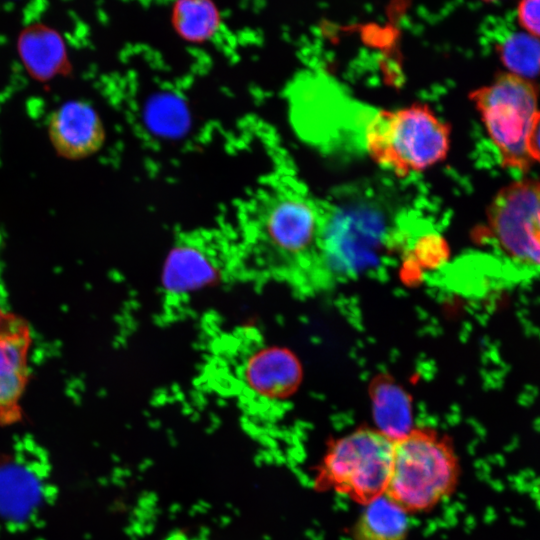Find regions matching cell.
Masks as SVG:
<instances>
[{
    "label": "cell",
    "mask_w": 540,
    "mask_h": 540,
    "mask_svg": "<svg viewBox=\"0 0 540 540\" xmlns=\"http://www.w3.org/2000/svg\"><path fill=\"white\" fill-rule=\"evenodd\" d=\"M230 227L246 284H277L301 298L336 288L321 199L296 178L279 174L260 184L240 202Z\"/></svg>",
    "instance_id": "obj_1"
},
{
    "label": "cell",
    "mask_w": 540,
    "mask_h": 540,
    "mask_svg": "<svg viewBox=\"0 0 540 540\" xmlns=\"http://www.w3.org/2000/svg\"><path fill=\"white\" fill-rule=\"evenodd\" d=\"M321 203L328 264L336 287L376 266L406 233L405 208L378 184L345 185Z\"/></svg>",
    "instance_id": "obj_2"
},
{
    "label": "cell",
    "mask_w": 540,
    "mask_h": 540,
    "mask_svg": "<svg viewBox=\"0 0 540 540\" xmlns=\"http://www.w3.org/2000/svg\"><path fill=\"white\" fill-rule=\"evenodd\" d=\"M236 284H246V278L230 225L183 231L163 265L160 317L176 321L203 294Z\"/></svg>",
    "instance_id": "obj_3"
},
{
    "label": "cell",
    "mask_w": 540,
    "mask_h": 540,
    "mask_svg": "<svg viewBox=\"0 0 540 540\" xmlns=\"http://www.w3.org/2000/svg\"><path fill=\"white\" fill-rule=\"evenodd\" d=\"M217 385L256 411L290 398L300 372L290 353L269 346L255 329L237 327L213 336L207 346V367Z\"/></svg>",
    "instance_id": "obj_4"
},
{
    "label": "cell",
    "mask_w": 540,
    "mask_h": 540,
    "mask_svg": "<svg viewBox=\"0 0 540 540\" xmlns=\"http://www.w3.org/2000/svg\"><path fill=\"white\" fill-rule=\"evenodd\" d=\"M460 458L453 440L427 426L394 439L384 496L408 516L431 512L456 492Z\"/></svg>",
    "instance_id": "obj_5"
},
{
    "label": "cell",
    "mask_w": 540,
    "mask_h": 540,
    "mask_svg": "<svg viewBox=\"0 0 540 540\" xmlns=\"http://www.w3.org/2000/svg\"><path fill=\"white\" fill-rule=\"evenodd\" d=\"M362 141L377 165L405 177L446 158L450 127L426 104L414 103L371 113Z\"/></svg>",
    "instance_id": "obj_6"
},
{
    "label": "cell",
    "mask_w": 540,
    "mask_h": 540,
    "mask_svg": "<svg viewBox=\"0 0 540 540\" xmlns=\"http://www.w3.org/2000/svg\"><path fill=\"white\" fill-rule=\"evenodd\" d=\"M394 439L377 427L361 426L328 442L314 468L312 487L362 507L384 496Z\"/></svg>",
    "instance_id": "obj_7"
},
{
    "label": "cell",
    "mask_w": 540,
    "mask_h": 540,
    "mask_svg": "<svg viewBox=\"0 0 540 540\" xmlns=\"http://www.w3.org/2000/svg\"><path fill=\"white\" fill-rule=\"evenodd\" d=\"M538 87L505 72L470 94L503 167L529 170L533 164L526 143L538 107Z\"/></svg>",
    "instance_id": "obj_8"
},
{
    "label": "cell",
    "mask_w": 540,
    "mask_h": 540,
    "mask_svg": "<svg viewBox=\"0 0 540 540\" xmlns=\"http://www.w3.org/2000/svg\"><path fill=\"white\" fill-rule=\"evenodd\" d=\"M487 221L503 256L524 272L540 274V180L502 187L488 206Z\"/></svg>",
    "instance_id": "obj_9"
},
{
    "label": "cell",
    "mask_w": 540,
    "mask_h": 540,
    "mask_svg": "<svg viewBox=\"0 0 540 540\" xmlns=\"http://www.w3.org/2000/svg\"><path fill=\"white\" fill-rule=\"evenodd\" d=\"M32 332L26 320L12 314L0 329V425L22 419L21 400L29 379Z\"/></svg>",
    "instance_id": "obj_10"
},
{
    "label": "cell",
    "mask_w": 540,
    "mask_h": 540,
    "mask_svg": "<svg viewBox=\"0 0 540 540\" xmlns=\"http://www.w3.org/2000/svg\"><path fill=\"white\" fill-rule=\"evenodd\" d=\"M47 130L54 150L67 160L93 155L105 140L99 114L83 100H70L58 106L48 118Z\"/></svg>",
    "instance_id": "obj_11"
},
{
    "label": "cell",
    "mask_w": 540,
    "mask_h": 540,
    "mask_svg": "<svg viewBox=\"0 0 540 540\" xmlns=\"http://www.w3.org/2000/svg\"><path fill=\"white\" fill-rule=\"evenodd\" d=\"M17 50L30 76L41 82L70 71V62L62 36L52 27L33 23L18 36Z\"/></svg>",
    "instance_id": "obj_12"
},
{
    "label": "cell",
    "mask_w": 540,
    "mask_h": 540,
    "mask_svg": "<svg viewBox=\"0 0 540 540\" xmlns=\"http://www.w3.org/2000/svg\"><path fill=\"white\" fill-rule=\"evenodd\" d=\"M409 516L382 496L363 506L352 526V540H406Z\"/></svg>",
    "instance_id": "obj_13"
},
{
    "label": "cell",
    "mask_w": 540,
    "mask_h": 540,
    "mask_svg": "<svg viewBox=\"0 0 540 540\" xmlns=\"http://www.w3.org/2000/svg\"><path fill=\"white\" fill-rule=\"evenodd\" d=\"M497 51L509 73L528 80L540 76V38L515 32L498 45Z\"/></svg>",
    "instance_id": "obj_14"
},
{
    "label": "cell",
    "mask_w": 540,
    "mask_h": 540,
    "mask_svg": "<svg viewBox=\"0 0 540 540\" xmlns=\"http://www.w3.org/2000/svg\"><path fill=\"white\" fill-rule=\"evenodd\" d=\"M177 31L187 40L209 38L218 28V12L207 2H181L173 10Z\"/></svg>",
    "instance_id": "obj_15"
},
{
    "label": "cell",
    "mask_w": 540,
    "mask_h": 540,
    "mask_svg": "<svg viewBox=\"0 0 540 540\" xmlns=\"http://www.w3.org/2000/svg\"><path fill=\"white\" fill-rule=\"evenodd\" d=\"M375 415L377 428L393 439L412 428L407 401L398 392L380 391L376 397Z\"/></svg>",
    "instance_id": "obj_16"
},
{
    "label": "cell",
    "mask_w": 540,
    "mask_h": 540,
    "mask_svg": "<svg viewBox=\"0 0 540 540\" xmlns=\"http://www.w3.org/2000/svg\"><path fill=\"white\" fill-rule=\"evenodd\" d=\"M517 19L520 26L534 37L540 38V0H524L518 3Z\"/></svg>",
    "instance_id": "obj_17"
},
{
    "label": "cell",
    "mask_w": 540,
    "mask_h": 540,
    "mask_svg": "<svg viewBox=\"0 0 540 540\" xmlns=\"http://www.w3.org/2000/svg\"><path fill=\"white\" fill-rule=\"evenodd\" d=\"M527 152L532 159L540 163V111L535 115L526 143Z\"/></svg>",
    "instance_id": "obj_18"
},
{
    "label": "cell",
    "mask_w": 540,
    "mask_h": 540,
    "mask_svg": "<svg viewBox=\"0 0 540 540\" xmlns=\"http://www.w3.org/2000/svg\"><path fill=\"white\" fill-rule=\"evenodd\" d=\"M13 313L7 310L0 299V329L5 325Z\"/></svg>",
    "instance_id": "obj_19"
},
{
    "label": "cell",
    "mask_w": 540,
    "mask_h": 540,
    "mask_svg": "<svg viewBox=\"0 0 540 540\" xmlns=\"http://www.w3.org/2000/svg\"><path fill=\"white\" fill-rule=\"evenodd\" d=\"M167 540H190L186 535L182 533H175L170 535Z\"/></svg>",
    "instance_id": "obj_20"
}]
</instances>
